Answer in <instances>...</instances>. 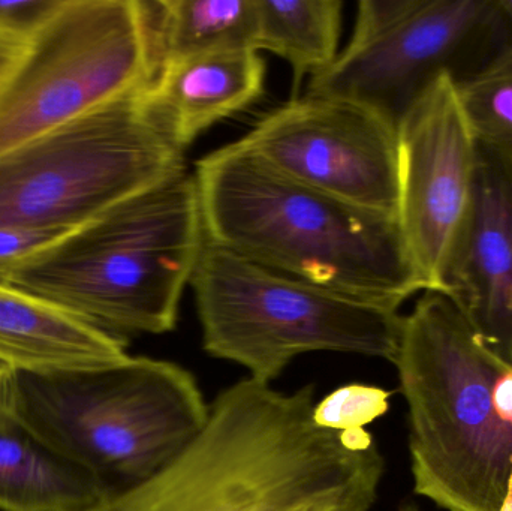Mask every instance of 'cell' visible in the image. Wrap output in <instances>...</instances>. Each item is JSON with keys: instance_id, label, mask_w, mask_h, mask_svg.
<instances>
[{"instance_id": "obj_1", "label": "cell", "mask_w": 512, "mask_h": 511, "mask_svg": "<svg viewBox=\"0 0 512 511\" xmlns=\"http://www.w3.org/2000/svg\"><path fill=\"white\" fill-rule=\"evenodd\" d=\"M315 404L312 384L239 381L176 459L89 511H372L385 473L372 432L319 428Z\"/></svg>"}, {"instance_id": "obj_2", "label": "cell", "mask_w": 512, "mask_h": 511, "mask_svg": "<svg viewBox=\"0 0 512 511\" xmlns=\"http://www.w3.org/2000/svg\"><path fill=\"white\" fill-rule=\"evenodd\" d=\"M206 236L292 278L399 311L427 291L397 216L309 188L234 141L195 165Z\"/></svg>"}, {"instance_id": "obj_3", "label": "cell", "mask_w": 512, "mask_h": 511, "mask_svg": "<svg viewBox=\"0 0 512 511\" xmlns=\"http://www.w3.org/2000/svg\"><path fill=\"white\" fill-rule=\"evenodd\" d=\"M394 366L408 405L415 494L447 511H512V365L456 303L424 291Z\"/></svg>"}, {"instance_id": "obj_4", "label": "cell", "mask_w": 512, "mask_h": 511, "mask_svg": "<svg viewBox=\"0 0 512 511\" xmlns=\"http://www.w3.org/2000/svg\"><path fill=\"white\" fill-rule=\"evenodd\" d=\"M206 240L188 167L23 258L0 284L126 341L173 332Z\"/></svg>"}, {"instance_id": "obj_5", "label": "cell", "mask_w": 512, "mask_h": 511, "mask_svg": "<svg viewBox=\"0 0 512 511\" xmlns=\"http://www.w3.org/2000/svg\"><path fill=\"white\" fill-rule=\"evenodd\" d=\"M209 411L194 374L168 360L11 374L12 419L113 491L170 464L203 431Z\"/></svg>"}, {"instance_id": "obj_6", "label": "cell", "mask_w": 512, "mask_h": 511, "mask_svg": "<svg viewBox=\"0 0 512 511\" xmlns=\"http://www.w3.org/2000/svg\"><path fill=\"white\" fill-rule=\"evenodd\" d=\"M203 348L271 384L301 354H358L396 362L399 311L292 278L206 236L191 279Z\"/></svg>"}, {"instance_id": "obj_7", "label": "cell", "mask_w": 512, "mask_h": 511, "mask_svg": "<svg viewBox=\"0 0 512 511\" xmlns=\"http://www.w3.org/2000/svg\"><path fill=\"white\" fill-rule=\"evenodd\" d=\"M141 89L0 155V224L66 234L186 167Z\"/></svg>"}, {"instance_id": "obj_8", "label": "cell", "mask_w": 512, "mask_h": 511, "mask_svg": "<svg viewBox=\"0 0 512 511\" xmlns=\"http://www.w3.org/2000/svg\"><path fill=\"white\" fill-rule=\"evenodd\" d=\"M158 71L140 0H62L0 81V155Z\"/></svg>"}, {"instance_id": "obj_9", "label": "cell", "mask_w": 512, "mask_h": 511, "mask_svg": "<svg viewBox=\"0 0 512 511\" xmlns=\"http://www.w3.org/2000/svg\"><path fill=\"white\" fill-rule=\"evenodd\" d=\"M501 50L495 0H361L351 41L304 95L354 102L397 128L439 77L465 80Z\"/></svg>"}, {"instance_id": "obj_10", "label": "cell", "mask_w": 512, "mask_h": 511, "mask_svg": "<svg viewBox=\"0 0 512 511\" xmlns=\"http://www.w3.org/2000/svg\"><path fill=\"white\" fill-rule=\"evenodd\" d=\"M240 141L309 188L372 212H399L397 128L361 105L297 96Z\"/></svg>"}, {"instance_id": "obj_11", "label": "cell", "mask_w": 512, "mask_h": 511, "mask_svg": "<svg viewBox=\"0 0 512 511\" xmlns=\"http://www.w3.org/2000/svg\"><path fill=\"white\" fill-rule=\"evenodd\" d=\"M400 230L427 291L444 293L474 195L477 138L445 74L397 125Z\"/></svg>"}, {"instance_id": "obj_12", "label": "cell", "mask_w": 512, "mask_h": 511, "mask_svg": "<svg viewBox=\"0 0 512 511\" xmlns=\"http://www.w3.org/2000/svg\"><path fill=\"white\" fill-rule=\"evenodd\" d=\"M444 294L512 365V147L477 141L471 212Z\"/></svg>"}, {"instance_id": "obj_13", "label": "cell", "mask_w": 512, "mask_h": 511, "mask_svg": "<svg viewBox=\"0 0 512 511\" xmlns=\"http://www.w3.org/2000/svg\"><path fill=\"white\" fill-rule=\"evenodd\" d=\"M264 83L259 51L221 48L162 63L140 99L153 125L185 153L215 123L258 101Z\"/></svg>"}, {"instance_id": "obj_14", "label": "cell", "mask_w": 512, "mask_h": 511, "mask_svg": "<svg viewBox=\"0 0 512 511\" xmlns=\"http://www.w3.org/2000/svg\"><path fill=\"white\" fill-rule=\"evenodd\" d=\"M126 341L32 294L0 284V363L50 375L111 368L131 359Z\"/></svg>"}, {"instance_id": "obj_15", "label": "cell", "mask_w": 512, "mask_h": 511, "mask_svg": "<svg viewBox=\"0 0 512 511\" xmlns=\"http://www.w3.org/2000/svg\"><path fill=\"white\" fill-rule=\"evenodd\" d=\"M111 492L14 419L0 425V511H89Z\"/></svg>"}, {"instance_id": "obj_16", "label": "cell", "mask_w": 512, "mask_h": 511, "mask_svg": "<svg viewBox=\"0 0 512 511\" xmlns=\"http://www.w3.org/2000/svg\"><path fill=\"white\" fill-rule=\"evenodd\" d=\"M158 69L221 48H255L256 0H140Z\"/></svg>"}, {"instance_id": "obj_17", "label": "cell", "mask_w": 512, "mask_h": 511, "mask_svg": "<svg viewBox=\"0 0 512 511\" xmlns=\"http://www.w3.org/2000/svg\"><path fill=\"white\" fill-rule=\"evenodd\" d=\"M256 51L282 57L294 74V95L306 75L327 69L339 56L342 0H256Z\"/></svg>"}, {"instance_id": "obj_18", "label": "cell", "mask_w": 512, "mask_h": 511, "mask_svg": "<svg viewBox=\"0 0 512 511\" xmlns=\"http://www.w3.org/2000/svg\"><path fill=\"white\" fill-rule=\"evenodd\" d=\"M454 86L477 141L512 147V47Z\"/></svg>"}, {"instance_id": "obj_19", "label": "cell", "mask_w": 512, "mask_h": 511, "mask_svg": "<svg viewBox=\"0 0 512 511\" xmlns=\"http://www.w3.org/2000/svg\"><path fill=\"white\" fill-rule=\"evenodd\" d=\"M391 392L367 384H348L333 390L313 408L319 428L349 431L366 428L390 410Z\"/></svg>"}, {"instance_id": "obj_20", "label": "cell", "mask_w": 512, "mask_h": 511, "mask_svg": "<svg viewBox=\"0 0 512 511\" xmlns=\"http://www.w3.org/2000/svg\"><path fill=\"white\" fill-rule=\"evenodd\" d=\"M63 234L0 224V281L14 264L50 245Z\"/></svg>"}, {"instance_id": "obj_21", "label": "cell", "mask_w": 512, "mask_h": 511, "mask_svg": "<svg viewBox=\"0 0 512 511\" xmlns=\"http://www.w3.org/2000/svg\"><path fill=\"white\" fill-rule=\"evenodd\" d=\"M62 0H0V26L29 38Z\"/></svg>"}, {"instance_id": "obj_22", "label": "cell", "mask_w": 512, "mask_h": 511, "mask_svg": "<svg viewBox=\"0 0 512 511\" xmlns=\"http://www.w3.org/2000/svg\"><path fill=\"white\" fill-rule=\"evenodd\" d=\"M502 50L512 47V0H495Z\"/></svg>"}, {"instance_id": "obj_23", "label": "cell", "mask_w": 512, "mask_h": 511, "mask_svg": "<svg viewBox=\"0 0 512 511\" xmlns=\"http://www.w3.org/2000/svg\"><path fill=\"white\" fill-rule=\"evenodd\" d=\"M11 372L0 375V425L12 420L11 413Z\"/></svg>"}, {"instance_id": "obj_24", "label": "cell", "mask_w": 512, "mask_h": 511, "mask_svg": "<svg viewBox=\"0 0 512 511\" xmlns=\"http://www.w3.org/2000/svg\"><path fill=\"white\" fill-rule=\"evenodd\" d=\"M399 511H421L418 507L412 506V504H406V506L400 507Z\"/></svg>"}, {"instance_id": "obj_25", "label": "cell", "mask_w": 512, "mask_h": 511, "mask_svg": "<svg viewBox=\"0 0 512 511\" xmlns=\"http://www.w3.org/2000/svg\"><path fill=\"white\" fill-rule=\"evenodd\" d=\"M8 372H11V369H9L8 366L3 365V363H0V375L8 374Z\"/></svg>"}]
</instances>
